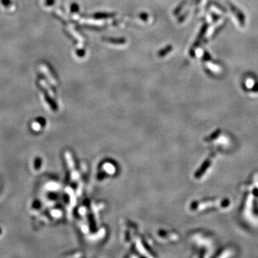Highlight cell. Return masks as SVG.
<instances>
[{
	"label": "cell",
	"mask_w": 258,
	"mask_h": 258,
	"mask_svg": "<svg viewBox=\"0 0 258 258\" xmlns=\"http://www.w3.org/2000/svg\"><path fill=\"white\" fill-rule=\"evenodd\" d=\"M53 3H54L53 0H47V1H46V4H47V5H51V4H52Z\"/></svg>",
	"instance_id": "3957f363"
},
{
	"label": "cell",
	"mask_w": 258,
	"mask_h": 258,
	"mask_svg": "<svg viewBox=\"0 0 258 258\" xmlns=\"http://www.w3.org/2000/svg\"><path fill=\"white\" fill-rule=\"evenodd\" d=\"M1 2L2 4H3L5 7H8V6H10L11 4H12V1H11V0H1Z\"/></svg>",
	"instance_id": "7a4b0ae2"
},
{
	"label": "cell",
	"mask_w": 258,
	"mask_h": 258,
	"mask_svg": "<svg viewBox=\"0 0 258 258\" xmlns=\"http://www.w3.org/2000/svg\"><path fill=\"white\" fill-rule=\"evenodd\" d=\"M206 141L209 143V144H212L214 146H216H216H218V147L224 146V147L225 146H228V143L229 141L227 135L220 130L215 131L210 136L207 138Z\"/></svg>",
	"instance_id": "6da1fadb"
}]
</instances>
